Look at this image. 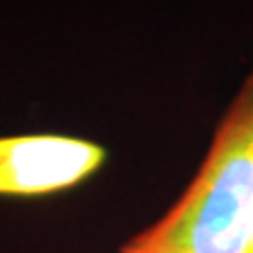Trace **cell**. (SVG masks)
<instances>
[{"mask_svg": "<svg viewBox=\"0 0 253 253\" xmlns=\"http://www.w3.org/2000/svg\"><path fill=\"white\" fill-rule=\"evenodd\" d=\"M253 232V71L185 192L122 253H246Z\"/></svg>", "mask_w": 253, "mask_h": 253, "instance_id": "1", "label": "cell"}, {"mask_svg": "<svg viewBox=\"0 0 253 253\" xmlns=\"http://www.w3.org/2000/svg\"><path fill=\"white\" fill-rule=\"evenodd\" d=\"M106 162V148L63 134L0 136V195L42 197L87 181Z\"/></svg>", "mask_w": 253, "mask_h": 253, "instance_id": "2", "label": "cell"}, {"mask_svg": "<svg viewBox=\"0 0 253 253\" xmlns=\"http://www.w3.org/2000/svg\"><path fill=\"white\" fill-rule=\"evenodd\" d=\"M246 253H253V232H251V242H249V249H246Z\"/></svg>", "mask_w": 253, "mask_h": 253, "instance_id": "3", "label": "cell"}]
</instances>
